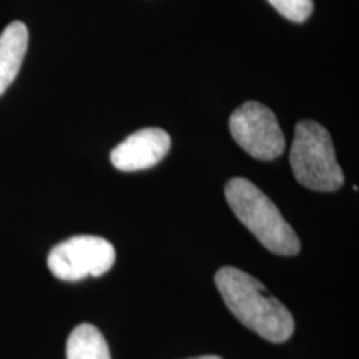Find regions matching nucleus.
Segmentation results:
<instances>
[{
	"mask_svg": "<svg viewBox=\"0 0 359 359\" xmlns=\"http://www.w3.org/2000/svg\"><path fill=\"white\" fill-rule=\"evenodd\" d=\"M224 304L236 320L271 343H285L294 331L290 309L266 290L257 278L235 266H224L215 275Z\"/></svg>",
	"mask_w": 359,
	"mask_h": 359,
	"instance_id": "1",
	"label": "nucleus"
},
{
	"mask_svg": "<svg viewBox=\"0 0 359 359\" xmlns=\"http://www.w3.org/2000/svg\"><path fill=\"white\" fill-rule=\"evenodd\" d=\"M224 196L236 218L257 236L264 248L275 255L293 257L302 241L276 205L246 178H233L224 187Z\"/></svg>",
	"mask_w": 359,
	"mask_h": 359,
	"instance_id": "2",
	"label": "nucleus"
},
{
	"mask_svg": "<svg viewBox=\"0 0 359 359\" xmlns=\"http://www.w3.org/2000/svg\"><path fill=\"white\" fill-rule=\"evenodd\" d=\"M290 163L299 185L309 190L336 191L344 183L331 135L323 125L313 120L296 123Z\"/></svg>",
	"mask_w": 359,
	"mask_h": 359,
	"instance_id": "3",
	"label": "nucleus"
},
{
	"mask_svg": "<svg viewBox=\"0 0 359 359\" xmlns=\"http://www.w3.org/2000/svg\"><path fill=\"white\" fill-rule=\"evenodd\" d=\"M114 245L102 236H72L53 246L47 264L53 276L64 281H80L87 276L98 278L115 264Z\"/></svg>",
	"mask_w": 359,
	"mask_h": 359,
	"instance_id": "4",
	"label": "nucleus"
},
{
	"mask_svg": "<svg viewBox=\"0 0 359 359\" xmlns=\"http://www.w3.org/2000/svg\"><path fill=\"white\" fill-rule=\"evenodd\" d=\"M230 132L246 154L257 160H275L285 151V135L276 115L258 102H246L230 116Z\"/></svg>",
	"mask_w": 359,
	"mask_h": 359,
	"instance_id": "5",
	"label": "nucleus"
},
{
	"mask_svg": "<svg viewBox=\"0 0 359 359\" xmlns=\"http://www.w3.org/2000/svg\"><path fill=\"white\" fill-rule=\"evenodd\" d=\"M172 138L161 128H142L111 150V165L120 172H142L168 155Z\"/></svg>",
	"mask_w": 359,
	"mask_h": 359,
	"instance_id": "6",
	"label": "nucleus"
},
{
	"mask_svg": "<svg viewBox=\"0 0 359 359\" xmlns=\"http://www.w3.org/2000/svg\"><path fill=\"white\" fill-rule=\"evenodd\" d=\"M27 47L29 30L24 22H12L0 34V97L20 72Z\"/></svg>",
	"mask_w": 359,
	"mask_h": 359,
	"instance_id": "7",
	"label": "nucleus"
},
{
	"mask_svg": "<svg viewBox=\"0 0 359 359\" xmlns=\"http://www.w3.org/2000/svg\"><path fill=\"white\" fill-rule=\"evenodd\" d=\"M67 359H111V354L100 330L82 323L67 339Z\"/></svg>",
	"mask_w": 359,
	"mask_h": 359,
	"instance_id": "8",
	"label": "nucleus"
},
{
	"mask_svg": "<svg viewBox=\"0 0 359 359\" xmlns=\"http://www.w3.org/2000/svg\"><path fill=\"white\" fill-rule=\"evenodd\" d=\"M285 19L294 24H303L311 17L314 4L313 0H268Z\"/></svg>",
	"mask_w": 359,
	"mask_h": 359,
	"instance_id": "9",
	"label": "nucleus"
},
{
	"mask_svg": "<svg viewBox=\"0 0 359 359\" xmlns=\"http://www.w3.org/2000/svg\"><path fill=\"white\" fill-rule=\"evenodd\" d=\"M193 359H222L218 356H201V358H193Z\"/></svg>",
	"mask_w": 359,
	"mask_h": 359,
	"instance_id": "10",
	"label": "nucleus"
}]
</instances>
